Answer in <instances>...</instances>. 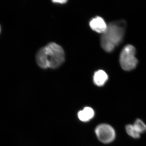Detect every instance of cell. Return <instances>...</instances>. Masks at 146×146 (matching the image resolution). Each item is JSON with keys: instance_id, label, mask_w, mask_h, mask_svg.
I'll return each instance as SVG.
<instances>
[{"instance_id": "8992f818", "label": "cell", "mask_w": 146, "mask_h": 146, "mask_svg": "<svg viewBox=\"0 0 146 146\" xmlns=\"http://www.w3.org/2000/svg\"><path fill=\"white\" fill-rule=\"evenodd\" d=\"M108 76L104 71L99 70L94 74L93 80L94 83L97 86H103L108 80Z\"/></svg>"}, {"instance_id": "8fae6325", "label": "cell", "mask_w": 146, "mask_h": 146, "mask_svg": "<svg viewBox=\"0 0 146 146\" xmlns=\"http://www.w3.org/2000/svg\"><path fill=\"white\" fill-rule=\"evenodd\" d=\"M1 26H0V33H1Z\"/></svg>"}, {"instance_id": "52a82bcc", "label": "cell", "mask_w": 146, "mask_h": 146, "mask_svg": "<svg viewBox=\"0 0 146 146\" xmlns=\"http://www.w3.org/2000/svg\"><path fill=\"white\" fill-rule=\"evenodd\" d=\"M95 115L94 110L91 108L86 107L82 110L78 112L79 119L83 122H87L90 121L93 117Z\"/></svg>"}, {"instance_id": "277c9868", "label": "cell", "mask_w": 146, "mask_h": 146, "mask_svg": "<svg viewBox=\"0 0 146 146\" xmlns=\"http://www.w3.org/2000/svg\"><path fill=\"white\" fill-rule=\"evenodd\" d=\"M95 132L98 139L104 143H111L114 141L116 137L114 129L107 124H102L98 126Z\"/></svg>"}, {"instance_id": "6da1fadb", "label": "cell", "mask_w": 146, "mask_h": 146, "mask_svg": "<svg viewBox=\"0 0 146 146\" xmlns=\"http://www.w3.org/2000/svg\"><path fill=\"white\" fill-rule=\"evenodd\" d=\"M65 56L62 47L51 42L39 50L36 54V62L43 69H56L64 63Z\"/></svg>"}, {"instance_id": "5b68a950", "label": "cell", "mask_w": 146, "mask_h": 146, "mask_svg": "<svg viewBox=\"0 0 146 146\" xmlns=\"http://www.w3.org/2000/svg\"><path fill=\"white\" fill-rule=\"evenodd\" d=\"M89 26L94 31L102 34L106 31L108 27L104 20L99 16L93 18L89 23Z\"/></svg>"}, {"instance_id": "3957f363", "label": "cell", "mask_w": 146, "mask_h": 146, "mask_svg": "<svg viewBox=\"0 0 146 146\" xmlns=\"http://www.w3.org/2000/svg\"><path fill=\"white\" fill-rule=\"evenodd\" d=\"M135 55L136 49L132 45H127L123 48L120 56V65L123 70L130 71L136 68L138 60Z\"/></svg>"}, {"instance_id": "7a4b0ae2", "label": "cell", "mask_w": 146, "mask_h": 146, "mask_svg": "<svg viewBox=\"0 0 146 146\" xmlns=\"http://www.w3.org/2000/svg\"><path fill=\"white\" fill-rule=\"evenodd\" d=\"M125 27L123 21L111 23L108 25L101 38V44L104 50L111 52L121 42L124 35Z\"/></svg>"}, {"instance_id": "30bf717a", "label": "cell", "mask_w": 146, "mask_h": 146, "mask_svg": "<svg viewBox=\"0 0 146 146\" xmlns=\"http://www.w3.org/2000/svg\"><path fill=\"white\" fill-rule=\"evenodd\" d=\"M53 2L55 3H58V4H65L66 2H67V1H65V0H59V1H52Z\"/></svg>"}, {"instance_id": "9c48e42d", "label": "cell", "mask_w": 146, "mask_h": 146, "mask_svg": "<svg viewBox=\"0 0 146 146\" xmlns=\"http://www.w3.org/2000/svg\"><path fill=\"white\" fill-rule=\"evenodd\" d=\"M133 125L140 134L144 133L146 131V125L140 119H136L134 122Z\"/></svg>"}, {"instance_id": "ba28073f", "label": "cell", "mask_w": 146, "mask_h": 146, "mask_svg": "<svg viewBox=\"0 0 146 146\" xmlns=\"http://www.w3.org/2000/svg\"><path fill=\"white\" fill-rule=\"evenodd\" d=\"M125 130L127 133L133 138H138L140 137V133L136 130L133 125L129 124L126 126Z\"/></svg>"}]
</instances>
